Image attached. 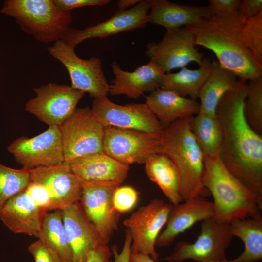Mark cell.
<instances>
[{"mask_svg":"<svg viewBox=\"0 0 262 262\" xmlns=\"http://www.w3.org/2000/svg\"><path fill=\"white\" fill-rule=\"evenodd\" d=\"M247 86L246 81L239 79L217 105L215 115L222 131L219 157L228 171L254 194L262 209V136L244 115Z\"/></svg>","mask_w":262,"mask_h":262,"instance_id":"obj_1","label":"cell"},{"mask_svg":"<svg viewBox=\"0 0 262 262\" xmlns=\"http://www.w3.org/2000/svg\"><path fill=\"white\" fill-rule=\"evenodd\" d=\"M245 21L238 12L214 14L184 27L194 34L196 46L211 50L222 66L246 81L262 76V65L245 39L243 29Z\"/></svg>","mask_w":262,"mask_h":262,"instance_id":"obj_2","label":"cell"},{"mask_svg":"<svg viewBox=\"0 0 262 262\" xmlns=\"http://www.w3.org/2000/svg\"><path fill=\"white\" fill-rule=\"evenodd\" d=\"M202 184L213 196L216 219L230 223L262 214L254 194L228 171L219 156H204Z\"/></svg>","mask_w":262,"mask_h":262,"instance_id":"obj_3","label":"cell"},{"mask_svg":"<svg viewBox=\"0 0 262 262\" xmlns=\"http://www.w3.org/2000/svg\"><path fill=\"white\" fill-rule=\"evenodd\" d=\"M192 116L177 120L164 128L159 138L162 152L176 166L183 201L203 196L204 155L190 126Z\"/></svg>","mask_w":262,"mask_h":262,"instance_id":"obj_4","label":"cell"},{"mask_svg":"<svg viewBox=\"0 0 262 262\" xmlns=\"http://www.w3.org/2000/svg\"><path fill=\"white\" fill-rule=\"evenodd\" d=\"M0 12L42 43L61 40L72 20L71 11L63 10L54 0H6Z\"/></svg>","mask_w":262,"mask_h":262,"instance_id":"obj_5","label":"cell"},{"mask_svg":"<svg viewBox=\"0 0 262 262\" xmlns=\"http://www.w3.org/2000/svg\"><path fill=\"white\" fill-rule=\"evenodd\" d=\"M233 236L230 223L213 217L202 221L201 231L193 243L178 242L173 251L165 258L168 262H182L191 260L196 262H223L227 259L226 250Z\"/></svg>","mask_w":262,"mask_h":262,"instance_id":"obj_6","label":"cell"},{"mask_svg":"<svg viewBox=\"0 0 262 262\" xmlns=\"http://www.w3.org/2000/svg\"><path fill=\"white\" fill-rule=\"evenodd\" d=\"M58 127L65 162L103 152L104 127L95 119L89 107L76 108Z\"/></svg>","mask_w":262,"mask_h":262,"instance_id":"obj_7","label":"cell"},{"mask_svg":"<svg viewBox=\"0 0 262 262\" xmlns=\"http://www.w3.org/2000/svg\"><path fill=\"white\" fill-rule=\"evenodd\" d=\"M91 109L95 119L104 127L136 130L159 139L164 129L145 103L120 105L105 96L94 98Z\"/></svg>","mask_w":262,"mask_h":262,"instance_id":"obj_8","label":"cell"},{"mask_svg":"<svg viewBox=\"0 0 262 262\" xmlns=\"http://www.w3.org/2000/svg\"><path fill=\"white\" fill-rule=\"evenodd\" d=\"M74 49L60 40L48 47L47 50L67 69L72 88L88 92L93 98L107 96L110 85L103 71L100 59L94 56L88 59L81 58L76 54Z\"/></svg>","mask_w":262,"mask_h":262,"instance_id":"obj_9","label":"cell"},{"mask_svg":"<svg viewBox=\"0 0 262 262\" xmlns=\"http://www.w3.org/2000/svg\"><path fill=\"white\" fill-rule=\"evenodd\" d=\"M171 207L172 204L154 198L139 207L124 220L123 224L129 230L132 240L131 253L147 254L155 261L158 260L155 242L166 224Z\"/></svg>","mask_w":262,"mask_h":262,"instance_id":"obj_10","label":"cell"},{"mask_svg":"<svg viewBox=\"0 0 262 262\" xmlns=\"http://www.w3.org/2000/svg\"><path fill=\"white\" fill-rule=\"evenodd\" d=\"M35 97L25 105V111L49 126H60L74 112L85 93L71 86L49 83L33 89Z\"/></svg>","mask_w":262,"mask_h":262,"instance_id":"obj_11","label":"cell"},{"mask_svg":"<svg viewBox=\"0 0 262 262\" xmlns=\"http://www.w3.org/2000/svg\"><path fill=\"white\" fill-rule=\"evenodd\" d=\"M195 37L183 27L167 30L162 39L148 44L146 54L163 71L169 73L191 62L200 65L203 54L196 48Z\"/></svg>","mask_w":262,"mask_h":262,"instance_id":"obj_12","label":"cell"},{"mask_svg":"<svg viewBox=\"0 0 262 262\" xmlns=\"http://www.w3.org/2000/svg\"><path fill=\"white\" fill-rule=\"evenodd\" d=\"M7 150L27 170L65 161L61 133L57 126H49L33 137H18L8 146Z\"/></svg>","mask_w":262,"mask_h":262,"instance_id":"obj_13","label":"cell"},{"mask_svg":"<svg viewBox=\"0 0 262 262\" xmlns=\"http://www.w3.org/2000/svg\"><path fill=\"white\" fill-rule=\"evenodd\" d=\"M103 152L115 160L129 165L145 164L152 155L161 153L159 139L145 132L116 127H104Z\"/></svg>","mask_w":262,"mask_h":262,"instance_id":"obj_14","label":"cell"},{"mask_svg":"<svg viewBox=\"0 0 262 262\" xmlns=\"http://www.w3.org/2000/svg\"><path fill=\"white\" fill-rule=\"evenodd\" d=\"M150 6V0H140L131 8L119 10L102 22L83 29L69 27L63 33L61 40L66 45L75 48L87 39L105 38L123 32L142 28L148 23L147 12Z\"/></svg>","mask_w":262,"mask_h":262,"instance_id":"obj_15","label":"cell"},{"mask_svg":"<svg viewBox=\"0 0 262 262\" xmlns=\"http://www.w3.org/2000/svg\"><path fill=\"white\" fill-rule=\"evenodd\" d=\"M79 202L90 222L107 244L118 229L121 213L115 208L113 197L117 186L81 182Z\"/></svg>","mask_w":262,"mask_h":262,"instance_id":"obj_16","label":"cell"},{"mask_svg":"<svg viewBox=\"0 0 262 262\" xmlns=\"http://www.w3.org/2000/svg\"><path fill=\"white\" fill-rule=\"evenodd\" d=\"M30 181L40 184L49 192L53 210H62L79 202L81 182L66 162L29 170Z\"/></svg>","mask_w":262,"mask_h":262,"instance_id":"obj_17","label":"cell"},{"mask_svg":"<svg viewBox=\"0 0 262 262\" xmlns=\"http://www.w3.org/2000/svg\"><path fill=\"white\" fill-rule=\"evenodd\" d=\"M74 262H85L92 250L107 244L86 217L79 202L61 210Z\"/></svg>","mask_w":262,"mask_h":262,"instance_id":"obj_18","label":"cell"},{"mask_svg":"<svg viewBox=\"0 0 262 262\" xmlns=\"http://www.w3.org/2000/svg\"><path fill=\"white\" fill-rule=\"evenodd\" d=\"M183 201V203L172 204L165 227L159 234L155 246H168L196 223L214 217L213 202L203 196H198Z\"/></svg>","mask_w":262,"mask_h":262,"instance_id":"obj_19","label":"cell"},{"mask_svg":"<svg viewBox=\"0 0 262 262\" xmlns=\"http://www.w3.org/2000/svg\"><path fill=\"white\" fill-rule=\"evenodd\" d=\"M80 182L119 187L128 175L129 165L104 152L93 154L68 163Z\"/></svg>","mask_w":262,"mask_h":262,"instance_id":"obj_20","label":"cell"},{"mask_svg":"<svg viewBox=\"0 0 262 262\" xmlns=\"http://www.w3.org/2000/svg\"><path fill=\"white\" fill-rule=\"evenodd\" d=\"M111 66L115 78L111 81L109 93L125 95L130 98L137 99L145 92L160 88L165 74L151 60L132 72L123 70L115 61Z\"/></svg>","mask_w":262,"mask_h":262,"instance_id":"obj_21","label":"cell"},{"mask_svg":"<svg viewBox=\"0 0 262 262\" xmlns=\"http://www.w3.org/2000/svg\"><path fill=\"white\" fill-rule=\"evenodd\" d=\"M47 213L25 190L5 203L0 209V219L14 233L37 237Z\"/></svg>","mask_w":262,"mask_h":262,"instance_id":"obj_22","label":"cell"},{"mask_svg":"<svg viewBox=\"0 0 262 262\" xmlns=\"http://www.w3.org/2000/svg\"><path fill=\"white\" fill-rule=\"evenodd\" d=\"M150 2L148 23L166 30L195 24L213 14L209 6L180 5L166 0H150Z\"/></svg>","mask_w":262,"mask_h":262,"instance_id":"obj_23","label":"cell"},{"mask_svg":"<svg viewBox=\"0 0 262 262\" xmlns=\"http://www.w3.org/2000/svg\"><path fill=\"white\" fill-rule=\"evenodd\" d=\"M146 102L163 128L178 119L193 116L200 111V103L174 91L159 88L145 97Z\"/></svg>","mask_w":262,"mask_h":262,"instance_id":"obj_24","label":"cell"},{"mask_svg":"<svg viewBox=\"0 0 262 262\" xmlns=\"http://www.w3.org/2000/svg\"><path fill=\"white\" fill-rule=\"evenodd\" d=\"M239 78L232 71L222 66L217 60H212L211 73L199 96V113L216 116L217 105L222 96L237 85Z\"/></svg>","mask_w":262,"mask_h":262,"instance_id":"obj_25","label":"cell"},{"mask_svg":"<svg viewBox=\"0 0 262 262\" xmlns=\"http://www.w3.org/2000/svg\"><path fill=\"white\" fill-rule=\"evenodd\" d=\"M145 164V172L149 180L157 184L172 205L183 201L178 171L167 156L163 153L154 154Z\"/></svg>","mask_w":262,"mask_h":262,"instance_id":"obj_26","label":"cell"},{"mask_svg":"<svg viewBox=\"0 0 262 262\" xmlns=\"http://www.w3.org/2000/svg\"><path fill=\"white\" fill-rule=\"evenodd\" d=\"M212 69V60L204 58L199 67L189 69L184 67L176 73H165L160 88L171 90L179 95L196 100L209 77Z\"/></svg>","mask_w":262,"mask_h":262,"instance_id":"obj_27","label":"cell"},{"mask_svg":"<svg viewBox=\"0 0 262 262\" xmlns=\"http://www.w3.org/2000/svg\"><path fill=\"white\" fill-rule=\"evenodd\" d=\"M231 233L243 241L244 249L236 258L223 262H256L262 258V216L234 220Z\"/></svg>","mask_w":262,"mask_h":262,"instance_id":"obj_28","label":"cell"},{"mask_svg":"<svg viewBox=\"0 0 262 262\" xmlns=\"http://www.w3.org/2000/svg\"><path fill=\"white\" fill-rule=\"evenodd\" d=\"M190 126L204 156H219L222 142V131L217 117L198 113L191 117Z\"/></svg>","mask_w":262,"mask_h":262,"instance_id":"obj_29","label":"cell"},{"mask_svg":"<svg viewBox=\"0 0 262 262\" xmlns=\"http://www.w3.org/2000/svg\"><path fill=\"white\" fill-rule=\"evenodd\" d=\"M37 238L54 251L63 262H74L72 251L63 222L61 210L45 214Z\"/></svg>","mask_w":262,"mask_h":262,"instance_id":"obj_30","label":"cell"},{"mask_svg":"<svg viewBox=\"0 0 262 262\" xmlns=\"http://www.w3.org/2000/svg\"><path fill=\"white\" fill-rule=\"evenodd\" d=\"M245 118L251 128L262 134V76L249 80L244 103Z\"/></svg>","mask_w":262,"mask_h":262,"instance_id":"obj_31","label":"cell"},{"mask_svg":"<svg viewBox=\"0 0 262 262\" xmlns=\"http://www.w3.org/2000/svg\"><path fill=\"white\" fill-rule=\"evenodd\" d=\"M30 182L29 170L12 168L0 163V209L11 197L24 191Z\"/></svg>","mask_w":262,"mask_h":262,"instance_id":"obj_32","label":"cell"},{"mask_svg":"<svg viewBox=\"0 0 262 262\" xmlns=\"http://www.w3.org/2000/svg\"><path fill=\"white\" fill-rule=\"evenodd\" d=\"M243 32L249 48L262 65V11L246 20Z\"/></svg>","mask_w":262,"mask_h":262,"instance_id":"obj_33","label":"cell"},{"mask_svg":"<svg viewBox=\"0 0 262 262\" xmlns=\"http://www.w3.org/2000/svg\"><path fill=\"white\" fill-rule=\"evenodd\" d=\"M138 199V193L134 188L129 186H119L114 193V206L120 213H125L133 208Z\"/></svg>","mask_w":262,"mask_h":262,"instance_id":"obj_34","label":"cell"},{"mask_svg":"<svg viewBox=\"0 0 262 262\" xmlns=\"http://www.w3.org/2000/svg\"><path fill=\"white\" fill-rule=\"evenodd\" d=\"M26 192L35 203L45 212L53 210L52 200L48 189L38 183L30 181Z\"/></svg>","mask_w":262,"mask_h":262,"instance_id":"obj_35","label":"cell"},{"mask_svg":"<svg viewBox=\"0 0 262 262\" xmlns=\"http://www.w3.org/2000/svg\"><path fill=\"white\" fill-rule=\"evenodd\" d=\"M34 262H63L56 253L46 246L40 240L32 243L28 248Z\"/></svg>","mask_w":262,"mask_h":262,"instance_id":"obj_36","label":"cell"},{"mask_svg":"<svg viewBox=\"0 0 262 262\" xmlns=\"http://www.w3.org/2000/svg\"><path fill=\"white\" fill-rule=\"evenodd\" d=\"M240 0H209V7L213 14H229L238 12Z\"/></svg>","mask_w":262,"mask_h":262,"instance_id":"obj_37","label":"cell"},{"mask_svg":"<svg viewBox=\"0 0 262 262\" xmlns=\"http://www.w3.org/2000/svg\"><path fill=\"white\" fill-rule=\"evenodd\" d=\"M55 4L63 10H71L86 6H103L111 2L110 0H54Z\"/></svg>","mask_w":262,"mask_h":262,"instance_id":"obj_38","label":"cell"},{"mask_svg":"<svg viewBox=\"0 0 262 262\" xmlns=\"http://www.w3.org/2000/svg\"><path fill=\"white\" fill-rule=\"evenodd\" d=\"M262 11V0H241L238 12L245 20L254 17Z\"/></svg>","mask_w":262,"mask_h":262,"instance_id":"obj_39","label":"cell"},{"mask_svg":"<svg viewBox=\"0 0 262 262\" xmlns=\"http://www.w3.org/2000/svg\"><path fill=\"white\" fill-rule=\"evenodd\" d=\"M131 243L132 240L129 231L126 229L125 240L121 251L118 252V247L116 244L113 245L110 248L114 256V262H130Z\"/></svg>","mask_w":262,"mask_h":262,"instance_id":"obj_40","label":"cell"},{"mask_svg":"<svg viewBox=\"0 0 262 262\" xmlns=\"http://www.w3.org/2000/svg\"><path fill=\"white\" fill-rule=\"evenodd\" d=\"M112 255L107 245L102 246L91 251L85 262H110Z\"/></svg>","mask_w":262,"mask_h":262,"instance_id":"obj_41","label":"cell"},{"mask_svg":"<svg viewBox=\"0 0 262 262\" xmlns=\"http://www.w3.org/2000/svg\"><path fill=\"white\" fill-rule=\"evenodd\" d=\"M130 262H156L148 255L140 253H131Z\"/></svg>","mask_w":262,"mask_h":262,"instance_id":"obj_42","label":"cell"},{"mask_svg":"<svg viewBox=\"0 0 262 262\" xmlns=\"http://www.w3.org/2000/svg\"><path fill=\"white\" fill-rule=\"evenodd\" d=\"M140 1V0H120L117 2L118 7L120 10H126L128 7L134 6Z\"/></svg>","mask_w":262,"mask_h":262,"instance_id":"obj_43","label":"cell"}]
</instances>
